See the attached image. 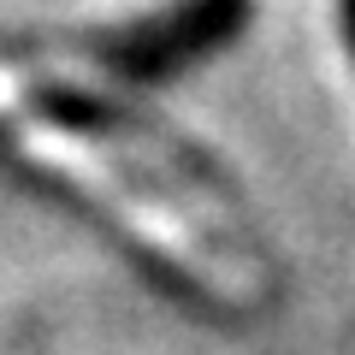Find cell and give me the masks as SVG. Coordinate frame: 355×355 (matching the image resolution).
Listing matches in <instances>:
<instances>
[{
	"label": "cell",
	"instance_id": "cell-1",
	"mask_svg": "<svg viewBox=\"0 0 355 355\" xmlns=\"http://www.w3.org/2000/svg\"><path fill=\"white\" fill-rule=\"evenodd\" d=\"M237 24H243V0H178L166 12L130 24L125 36H107L101 53L125 77H160V71L190 65L196 53L219 48Z\"/></svg>",
	"mask_w": 355,
	"mask_h": 355
}]
</instances>
